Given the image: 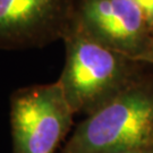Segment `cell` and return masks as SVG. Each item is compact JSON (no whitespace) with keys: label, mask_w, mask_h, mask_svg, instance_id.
Returning <instances> with one entry per match:
<instances>
[{"label":"cell","mask_w":153,"mask_h":153,"mask_svg":"<svg viewBox=\"0 0 153 153\" xmlns=\"http://www.w3.org/2000/svg\"><path fill=\"white\" fill-rule=\"evenodd\" d=\"M153 149V93L133 84L88 116L58 153Z\"/></svg>","instance_id":"obj_2"},{"label":"cell","mask_w":153,"mask_h":153,"mask_svg":"<svg viewBox=\"0 0 153 153\" xmlns=\"http://www.w3.org/2000/svg\"><path fill=\"white\" fill-rule=\"evenodd\" d=\"M152 57H153V56H152Z\"/></svg>","instance_id":"obj_8"},{"label":"cell","mask_w":153,"mask_h":153,"mask_svg":"<svg viewBox=\"0 0 153 153\" xmlns=\"http://www.w3.org/2000/svg\"><path fill=\"white\" fill-rule=\"evenodd\" d=\"M141 7L148 23L153 22V0H135Z\"/></svg>","instance_id":"obj_6"},{"label":"cell","mask_w":153,"mask_h":153,"mask_svg":"<svg viewBox=\"0 0 153 153\" xmlns=\"http://www.w3.org/2000/svg\"><path fill=\"white\" fill-rule=\"evenodd\" d=\"M71 22L131 59L142 55L145 47L148 21L135 0H73Z\"/></svg>","instance_id":"obj_5"},{"label":"cell","mask_w":153,"mask_h":153,"mask_svg":"<svg viewBox=\"0 0 153 153\" xmlns=\"http://www.w3.org/2000/svg\"><path fill=\"white\" fill-rule=\"evenodd\" d=\"M62 41L66 60L57 82L75 114L91 115L134 84L133 59L88 36L73 22Z\"/></svg>","instance_id":"obj_1"},{"label":"cell","mask_w":153,"mask_h":153,"mask_svg":"<svg viewBox=\"0 0 153 153\" xmlns=\"http://www.w3.org/2000/svg\"><path fill=\"white\" fill-rule=\"evenodd\" d=\"M111 153H153V149H140V150H125Z\"/></svg>","instance_id":"obj_7"},{"label":"cell","mask_w":153,"mask_h":153,"mask_svg":"<svg viewBox=\"0 0 153 153\" xmlns=\"http://www.w3.org/2000/svg\"><path fill=\"white\" fill-rule=\"evenodd\" d=\"M13 153H58L74 110L58 82L17 88L10 95Z\"/></svg>","instance_id":"obj_3"},{"label":"cell","mask_w":153,"mask_h":153,"mask_svg":"<svg viewBox=\"0 0 153 153\" xmlns=\"http://www.w3.org/2000/svg\"><path fill=\"white\" fill-rule=\"evenodd\" d=\"M73 0H0V50L43 48L62 40Z\"/></svg>","instance_id":"obj_4"}]
</instances>
